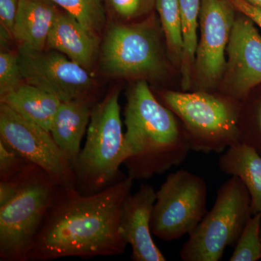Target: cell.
I'll use <instances>...</instances> for the list:
<instances>
[{"label":"cell","instance_id":"cell-1","mask_svg":"<svg viewBox=\"0 0 261 261\" xmlns=\"http://www.w3.org/2000/svg\"><path fill=\"white\" fill-rule=\"evenodd\" d=\"M133 181L127 175L92 195L59 187L27 261L66 257L87 259L124 253L128 245L120 231V219Z\"/></svg>","mask_w":261,"mask_h":261},{"label":"cell","instance_id":"cell-2","mask_svg":"<svg viewBox=\"0 0 261 261\" xmlns=\"http://www.w3.org/2000/svg\"><path fill=\"white\" fill-rule=\"evenodd\" d=\"M178 117L155 97L145 80L128 90L124 110L123 165L133 180H147L179 166L192 150Z\"/></svg>","mask_w":261,"mask_h":261},{"label":"cell","instance_id":"cell-3","mask_svg":"<svg viewBox=\"0 0 261 261\" xmlns=\"http://www.w3.org/2000/svg\"><path fill=\"white\" fill-rule=\"evenodd\" d=\"M123 156L124 134L116 89L92 108L85 145L73 167L78 191L92 195L123 178L119 168Z\"/></svg>","mask_w":261,"mask_h":261},{"label":"cell","instance_id":"cell-4","mask_svg":"<svg viewBox=\"0 0 261 261\" xmlns=\"http://www.w3.org/2000/svg\"><path fill=\"white\" fill-rule=\"evenodd\" d=\"M161 101L179 118L192 150L221 153L240 143V109L230 99L204 92L166 91Z\"/></svg>","mask_w":261,"mask_h":261},{"label":"cell","instance_id":"cell-5","mask_svg":"<svg viewBox=\"0 0 261 261\" xmlns=\"http://www.w3.org/2000/svg\"><path fill=\"white\" fill-rule=\"evenodd\" d=\"M58 188L44 170L29 165L18 193L0 206V260L27 261Z\"/></svg>","mask_w":261,"mask_h":261},{"label":"cell","instance_id":"cell-6","mask_svg":"<svg viewBox=\"0 0 261 261\" xmlns=\"http://www.w3.org/2000/svg\"><path fill=\"white\" fill-rule=\"evenodd\" d=\"M252 216L250 194L243 181L231 176L218 190L205 214L179 252L183 261H219L226 247H234Z\"/></svg>","mask_w":261,"mask_h":261},{"label":"cell","instance_id":"cell-7","mask_svg":"<svg viewBox=\"0 0 261 261\" xmlns=\"http://www.w3.org/2000/svg\"><path fill=\"white\" fill-rule=\"evenodd\" d=\"M99 60L101 71L116 78H159L166 70L161 38L153 20L111 24Z\"/></svg>","mask_w":261,"mask_h":261},{"label":"cell","instance_id":"cell-8","mask_svg":"<svg viewBox=\"0 0 261 261\" xmlns=\"http://www.w3.org/2000/svg\"><path fill=\"white\" fill-rule=\"evenodd\" d=\"M207 184L187 170L171 173L156 192L151 231L156 238L172 242L190 234L205 216Z\"/></svg>","mask_w":261,"mask_h":261},{"label":"cell","instance_id":"cell-9","mask_svg":"<svg viewBox=\"0 0 261 261\" xmlns=\"http://www.w3.org/2000/svg\"><path fill=\"white\" fill-rule=\"evenodd\" d=\"M0 140L44 170L57 185L77 189L73 168L50 132L0 103Z\"/></svg>","mask_w":261,"mask_h":261},{"label":"cell","instance_id":"cell-10","mask_svg":"<svg viewBox=\"0 0 261 261\" xmlns=\"http://www.w3.org/2000/svg\"><path fill=\"white\" fill-rule=\"evenodd\" d=\"M19 65L24 82L53 94L61 102L89 99L95 87L90 70L53 49L19 47Z\"/></svg>","mask_w":261,"mask_h":261},{"label":"cell","instance_id":"cell-11","mask_svg":"<svg viewBox=\"0 0 261 261\" xmlns=\"http://www.w3.org/2000/svg\"><path fill=\"white\" fill-rule=\"evenodd\" d=\"M234 9L228 0H202L200 39L194 68L203 87H214L224 75L226 49L236 18Z\"/></svg>","mask_w":261,"mask_h":261},{"label":"cell","instance_id":"cell-12","mask_svg":"<svg viewBox=\"0 0 261 261\" xmlns=\"http://www.w3.org/2000/svg\"><path fill=\"white\" fill-rule=\"evenodd\" d=\"M226 56L227 92L231 97L243 100L261 84V36L246 15L235 18Z\"/></svg>","mask_w":261,"mask_h":261},{"label":"cell","instance_id":"cell-13","mask_svg":"<svg viewBox=\"0 0 261 261\" xmlns=\"http://www.w3.org/2000/svg\"><path fill=\"white\" fill-rule=\"evenodd\" d=\"M155 200L153 187L141 185L138 191L129 194L122 205L120 231L123 240L132 247V260H166L152 238L151 218Z\"/></svg>","mask_w":261,"mask_h":261},{"label":"cell","instance_id":"cell-14","mask_svg":"<svg viewBox=\"0 0 261 261\" xmlns=\"http://www.w3.org/2000/svg\"><path fill=\"white\" fill-rule=\"evenodd\" d=\"M99 36L64 10L57 17L46 49L60 51L90 70L99 54Z\"/></svg>","mask_w":261,"mask_h":261},{"label":"cell","instance_id":"cell-15","mask_svg":"<svg viewBox=\"0 0 261 261\" xmlns=\"http://www.w3.org/2000/svg\"><path fill=\"white\" fill-rule=\"evenodd\" d=\"M60 12L58 5L50 0H19L13 39L19 47L44 50Z\"/></svg>","mask_w":261,"mask_h":261},{"label":"cell","instance_id":"cell-16","mask_svg":"<svg viewBox=\"0 0 261 261\" xmlns=\"http://www.w3.org/2000/svg\"><path fill=\"white\" fill-rule=\"evenodd\" d=\"M92 108L89 99L61 102L51 127L57 145L73 167L81 152V142L87 132Z\"/></svg>","mask_w":261,"mask_h":261},{"label":"cell","instance_id":"cell-17","mask_svg":"<svg viewBox=\"0 0 261 261\" xmlns=\"http://www.w3.org/2000/svg\"><path fill=\"white\" fill-rule=\"evenodd\" d=\"M219 166L222 172L238 176L250 194L252 215L261 214V155L245 144L232 146L221 154Z\"/></svg>","mask_w":261,"mask_h":261},{"label":"cell","instance_id":"cell-18","mask_svg":"<svg viewBox=\"0 0 261 261\" xmlns=\"http://www.w3.org/2000/svg\"><path fill=\"white\" fill-rule=\"evenodd\" d=\"M0 102L49 132L61 103L47 91L27 83L0 98Z\"/></svg>","mask_w":261,"mask_h":261},{"label":"cell","instance_id":"cell-19","mask_svg":"<svg viewBox=\"0 0 261 261\" xmlns=\"http://www.w3.org/2000/svg\"><path fill=\"white\" fill-rule=\"evenodd\" d=\"M202 0H179L182 40L181 65L182 88L191 87L197 47V28L199 25Z\"/></svg>","mask_w":261,"mask_h":261},{"label":"cell","instance_id":"cell-20","mask_svg":"<svg viewBox=\"0 0 261 261\" xmlns=\"http://www.w3.org/2000/svg\"><path fill=\"white\" fill-rule=\"evenodd\" d=\"M155 8L166 38L168 56L180 66L183 40L179 0H156Z\"/></svg>","mask_w":261,"mask_h":261},{"label":"cell","instance_id":"cell-21","mask_svg":"<svg viewBox=\"0 0 261 261\" xmlns=\"http://www.w3.org/2000/svg\"><path fill=\"white\" fill-rule=\"evenodd\" d=\"M74 16L91 32L99 36L106 24L102 0H50Z\"/></svg>","mask_w":261,"mask_h":261},{"label":"cell","instance_id":"cell-22","mask_svg":"<svg viewBox=\"0 0 261 261\" xmlns=\"http://www.w3.org/2000/svg\"><path fill=\"white\" fill-rule=\"evenodd\" d=\"M261 214L252 215L234 247L231 261H257L261 259Z\"/></svg>","mask_w":261,"mask_h":261},{"label":"cell","instance_id":"cell-23","mask_svg":"<svg viewBox=\"0 0 261 261\" xmlns=\"http://www.w3.org/2000/svg\"><path fill=\"white\" fill-rule=\"evenodd\" d=\"M25 83L19 65L18 51L2 49L0 53V98Z\"/></svg>","mask_w":261,"mask_h":261},{"label":"cell","instance_id":"cell-24","mask_svg":"<svg viewBox=\"0 0 261 261\" xmlns=\"http://www.w3.org/2000/svg\"><path fill=\"white\" fill-rule=\"evenodd\" d=\"M248 112L250 115L239 116L240 142L252 147L261 155V98Z\"/></svg>","mask_w":261,"mask_h":261},{"label":"cell","instance_id":"cell-25","mask_svg":"<svg viewBox=\"0 0 261 261\" xmlns=\"http://www.w3.org/2000/svg\"><path fill=\"white\" fill-rule=\"evenodd\" d=\"M110 15L129 20L148 14L155 7L156 0H102Z\"/></svg>","mask_w":261,"mask_h":261},{"label":"cell","instance_id":"cell-26","mask_svg":"<svg viewBox=\"0 0 261 261\" xmlns=\"http://www.w3.org/2000/svg\"><path fill=\"white\" fill-rule=\"evenodd\" d=\"M30 163L0 140V181L16 176Z\"/></svg>","mask_w":261,"mask_h":261},{"label":"cell","instance_id":"cell-27","mask_svg":"<svg viewBox=\"0 0 261 261\" xmlns=\"http://www.w3.org/2000/svg\"><path fill=\"white\" fill-rule=\"evenodd\" d=\"M19 0H0V38L1 47L11 40L18 12Z\"/></svg>","mask_w":261,"mask_h":261},{"label":"cell","instance_id":"cell-28","mask_svg":"<svg viewBox=\"0 0 261 261\" xmlns=\"http://www.w3.org/2000/svg\"><path fill=\"white\" fill-rule=\"evenodd\" d=\"M235 9L251 19L261 29V8H257L245 0H228Z\"/></svg>","mask_w":261,"mask_h":261},{"label":"cell","instance_id":"cell-29","mask_svg":"<svg viewBox=\"0 0 261 261\" xmlns=\"http://www.w3.org/2000/svg\"><path fill=\"white\" fill-rule=\"evenodd\" d=\"M245 1L257 8H261V0H245Z\"/></svg>","mask_w":261,"mask_h":261},{"label":"cell","instance_id":"cell-30","mask_svg":"<svg viewBox=\"0 0 261 261\" xmlns=\"http://www.w3.org/2000/svg\"><path fill=\"white\" fill-rule=\"evenodd\" d=\"M260 237H261V229H260Z\"/></svg>","mask_w":261,"mask_h":261}]
</instances>
